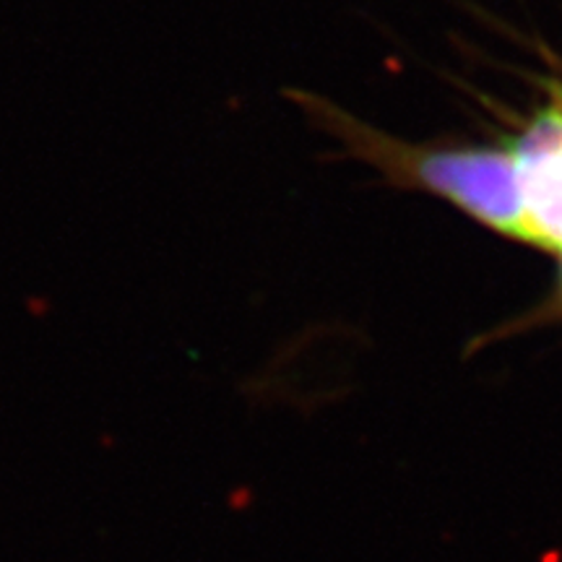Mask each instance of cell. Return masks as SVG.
<instances>
[{
  "label": "cell",
  "instance_id": "1",
  "mask_svg": "<svg viewBox=\"0 0 562 562\" xmlns=\"http://www.w3.org/2000/svg\"><path fill=\"white\" fill-rule=\"evenodd\" d=\"M412 170L430 191L459 203L492 229L529 243L521 175L510 151H430L414 157Z\"/></svg>",
  "mask_w": 562,
  "mask_h": 562
},
{
  "label": "cell",
  "instance_id": "3",
  "mask_svg": "<svg viewBox=\"0 0 562 562\" xmlns=\"http://www.w3.org/2000/svg\"><path fill=\"white\" fill-rule=\"evenodd\" d=\"M516 161H531L562 154V108L558 102L539 112L510 149Z\"/></svg>",
  "mask_w": 562,
  "mask_h": 562
},
{
  "label": "cell",
  "instance_id": "2",
  "mask_svg": "<svg viewBox=\"0 0 562 562\" xmlns=\"http://www.w3.org/2000/svg\"><path fill=\"white\" fill-rule=\"evenodd\" d=\"M516 165L529 243L562 252V154Z\"/></svg>",
  "mask_w": 562,
  "mask_h": 562
}]
</instances>
